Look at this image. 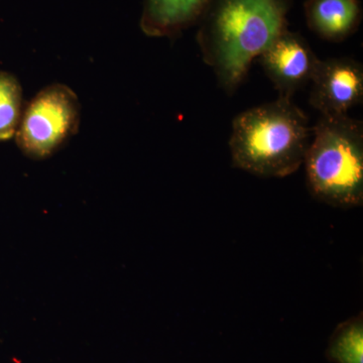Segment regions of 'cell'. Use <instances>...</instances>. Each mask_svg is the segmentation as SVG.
Segmentation results:
<instances>
[{
	"instance_id": "cell-6",
	"label": "cell",
	"mask_w": 363,
	"mask_h": 363,
	"mask_svg": "<svg viewBox=\"0 0 363 363\" xmlns=\"http://www.w3.org/2000/svg\"><path fill=\"white\" fill-rule=\"evenodd\" d=\"M262 68L279 97L292 98L296 91L311 82L320 59L304 38L286 28L259 56Z\"/></svg>"
},
{
	"instance_id": "cell-4",
	"label": "cell",
	"mask_w": 363,
	"mask_h": 363,
	"mask_svg": "<svg viewBox=\"0 0 363 363\" xmlns=\"http://www.w3.org/2000/svg\"><path fill=\"white\" fill-rule=\"evenodd\" d=\"M81 105L77 95L64 84L40 91L23 109L16 138L26 157L43 160L58 152L78 133Z\"/></svg>"
},
{
	"instance_id": "cell-9",
	"label": "cell",
	"mask_w": 363,
	"mask_h": 363,
	"mask_svg": "<svg viewBox=\"0 0 363 363\" xmlns=\"http://www.w3.org/2000/svg\"><path fill=\"white\" fill-rule=\"evenodd\" d=\"M326 357L333 363H363L362 313L336 327L329 339Z\"/></svg>"
},
{
	"instance_id": "cell-10",
	"label": "cell",
	"mask_w": 363,
	"mask_h": 363,
	"mask_svg": "<svg viewBox=\"0 0 363 363\" xmlns=\"http://www.w3.org/2000/svg\"><path fill=\"white\" fill-rule=\"evenodd\" d=\"M23 88L16 76L0 71V143L16 135L23 116Z\"/></svg>"
},
{
	"instance_id": "cell-1",
	"label": "cell",
	"mask_w": 363,
	"mask_h": 363,
	"mask_svg": "<svg viewBox=\"0 0 363 363\" xmlns=\"http://www.w3.org/2000/svg\"><path fill=\"white\" fill-rule=\"evenodd\" d=\"M289 7L288 0H211L197 40L224 90L233 93L253 59L288 28Z\"/></svg>"
},
{
	"instance_id": "cell-2",
	"label": "cell",
	"mask_w": 363,
	"mask_h": 363,
	"mask_svg": "<svg viewBox=\"0 0 363 363\" xmlns=\"http://www.w3.org/2000/svg\"><path fill=\"white\" fill-rule=\"evenodd\" d=\"M311 135L307 116L292 98L253 107L233 119V167L262 178L292 175L304 164Z\"/></svg>"
},
{
	"instance_id": "cell-5",
	"label": "cell",
	"mask_w": 363,
	"mask_h": 363,
	"mask_svg": "<svg viewBox=\"0 0 363 363\" xmlns=\"http://www.w3.org/2000/svg\"><path fill=\"white\" fill-rule=\"evenodd\" d=\"M310 104L322 116H345L363 99V67L350 58L320 60L311 80Z\"/></svg>"
},
{
	"instance_id": "cell-7",
	"label": "cell",
	"mask_w": 363,
	"mask_h": 363,
	"mask_svg": "<svg viewBox=\"0 0 363 363\" xmlns=\"http://www.w3.org/2000/svg\"><path fill=\"white\" fill-rule=\"evenodd\" d=\"M211 0H143L140 28L149 37L173 38L201 21Z\"/></svg>"
},
{
	"instance_id": "cell-3",
	"label": "cell",
	"mask_w": 363,
	"mask_h": 363,
	"mask_svg": "<svg viewBox=\"0 0 363 363\" xmlns=\"http://www.w3.org/2000/svg\"><path fill=\"white\" fill-rule=\"evenodd\" d=\"M308 189L332 207L363 204V124L345 116H321L305 157Z\"/></svg>"
},
{
	"instance_id": "cell-8",
	"label": "cell",
	"mask_w": 363,
	"mask_h": 363,
	"mask_svg": "<svg viewBox=\"0 0 363 363\" xmlns=\"http://www.w3.org/2000/svg\"><path fill=\"white\" fill-rule=\"evenodd\" d=\"M304 11L310 30L330 42L350 37L362 18L359 0H307Z\"/></svg>"
}]
</instances>
